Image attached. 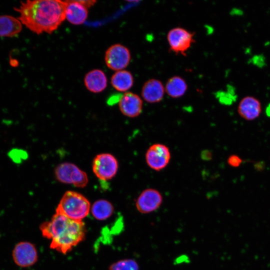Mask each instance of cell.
I'll use <instances>...</instances> for the list:
<instances>
[{"label":"cell","mask_w":270,"mask_h":270,"mask_svg":"<svg viewBox=\"0 0 270 270\" xmlns=\"http://www.w3.org/2000/svg\"><path fill=\"white\" fill-rule=\"evenodd\" d=\"M112 87L120 92H126L134 85V79L130 72L126 70L116 72L112 76Z\"/></svg>","instance_id":"obj_17"},{"label":"cell","mask_w":270,"mask_h":270,"mask_svg":"<svg viewBox=\"0 0 270 270\" xmlns=\"http://www.w3.org/2000/svg\"><path fill=\"white\" fill-rule=\"evenodd\" d=\"M114 207L112 204L106 200L96 201L91 207L93 216L98 220H103L109 218L113 214Z\"/></svg>","instance_id":"obj_19"},{"label":"cell","mask_w":270,"mask_h":270,"mask_svg":"<svg viewBox=\"0 0 270 270\" xmlns=\"http://www.w3.org/2000/svg\"><path fill=\"white\" fill-rule=\"evenodd\" d=\"M194 34L180 27L171 29L167 34L170 51L186 56V52L195 42Z\"/></svg>","instance_id":"obj_5"},{"label":"cell","mask_w":270,"mask_h":270,"mask_svg":"<svg viewBox=\"0 0 270 270\" xmlns=\"http://www.w3.org/2000/svg\"><path fill=\"white\" fill-rule=\"evenodd\" d=\"M80 2L88 8H90L94 6L96 2V1L94 0H80Z\"/></svg>","instance_id":"obj_23"},{"label":"cell","mask_w":270,"mask_h":270,"mask_svg":"<svg viewBox=\"0 0 270 270\" xmlns=\"http://www.w3.org/2000/svg\"><path fill=\"white\" fill-rule=\"evenodd\" d=\"M238 112L244 120H254L260 116L262 112L261 103L257 98L253 96H246L240 102Z\"/></svg>","instance_id":"obj_13"},{"label":"cell","mask_w":270,"mask_h":270,"mask_svg":"<svg viewBox=\"0 0 270 270\" xmlns=\"http://www.w3.org/2000/svg\"><path fill=\"white\" fill-rule=\"evenodd\" d=\"M22 30L18 19L9 15L0 16V37H11L18 35Z\"/></svg>","instance_id":"obj_16"},{"label":"cell","mask_w":270,"mask_h":270,"mask_svg":"<svg viewBox=\"0 0 270 270\" xmlns=\"http://www.w3.org/2000/svg\"><path fill=\"white\" fill-rule=\"evenodd\" d=\"M142 100L136 94L132 92L124 94L118 101V106L121 112L125 116L135 118L142 112Z\"/></svg>","instance_id":"obj_11"},{"label":"cell","mask_w":270,"mask_h":270,"mask_svg":"<svg viewBox=\"0 0 270 270\" xmlns=\"http://www.w3.org/2000/svg\"><path fill=\"white\" fill-rule=\"evenodd\" d=\"M212 156L211 153L210 152H203L202 154V157L204 158V157L206 158V159H210V158Z\"/></svg>","instance_id":"obj_24"},{"label":"cell","mask_w":270,"mask_h":270,"mask_svg":"<svg viewBox=\"0 0 270 270\" xmlns=\"http://www.w3.org/2000/svg\"><path fill=\"white\" fill-rule=\"evenodd\" d=\"M65 18L74 25L83 24L88 18V10L80 2L66 0Z\"/></svg>","instance_id":"obj_12"},{"label":"cell","mask_w":270,"mask_h":270,"mask_svg":"<svg viewBox=\"0 0 270 270\" xmlns=\"http://www.w3.org/2000/svg\"><path fill=\"white\" fill-rule=\"evenodd\" d=\"M165 88L159 80L152 78L144 82L142 89V96L149 103H156L161 101L164 96Z\"/></svg>","instance_id":"obj_14"},{"label":"cell","mask_w":270,"mask_h":270,"mask_svg":"<svg viewBox=\"0 0 270 270\" xmlns=\"http://www.w3.org/2000/svg\"><path fill=\"white\" fill-rule=\"evenodd\" d=\"M12 258L15 264L20 267L31 266L38 261V251L34 244L32 242H20L12 250Z\"/></svg>","instance_id":"obj_8"},{"label":"cell","mask_w":270,"mask_h":270,"mask_svg":"<svg viewBox=\"0 0 270 270\" xmlns=\"http://www.w3.org/2000/svg\"><path fill=\"white\" fill-rule=\"evenodd\" d=\"M131 55L128 48L120 44L112 45L106 50L104 55L106 64L113 70H121L128 66Z\"/></svg>","instance_id":"obj_7"},{"label":"cell","mask_w":270,"mask_h":270,"mask_svg":"<svg viewBox=\"0 0 270 270\" xmlns=\"http://www.w3.org/2000/svg\"><path fill=\"white\" fill-rule=\"evenodd\" d=\"M118 164L116 158L112 154L102 153L94 159L92 168L96 176L100 180L112 179L116 174Z\"/></svg>","instance_id":"obj_6"},{"label":"cell","mask_w":270,"mask_h":270,"mask_svg":"<svg viewBox=\"0 0 270 270\" xmlns=\"http://www.w3.org/2000/svg\"><path fill=\"white\" fill-rule=\"evenodd\" d=\"M266 114L268 116H270V104L266 110Z\"/></svg>","instance_id":"obj_25"},{"label":"cell","mask_w":270,"mask_h":270,"mask_svg":"<svg viewBox=\"0 0 270 270\" xmlns=\"http://www.w3.org/2000/svg\"><path fill=\"white\" fill-rule=\"evenodd\" d=\"M170 156V152L167 146L161 144H155L148 149L146 154V160L150 168L160 171L168 166Z\"/></svg>","instance_id":"obj_9"},{"label":"cell","mask_w":270,"mask_h":270,"mask_svg":"<svg viewBox=\"0 0 270 270\" xmlns=\"http://www.w3.org/2000/svg\"><path fill=\"white\" fill-rule=\"evenodd\" d=\"M164 88L166 92L170 96L178 98L186 93L188 84L182 78L174 76L167 80Z\"/></svg>","instance_id":"obj_18"},{"label":"cell","mask_w":270,"mask_h":270,"mask_svg":"<svg viewBox=\"0 0 270 270\" xmlns=\"http://www.w3.org/2000/svg\"><path fill=\"white\" fill-rule=\"evenodd\" d=\"M109 270H139V266L134 260L124 259L112 264Z\"/></svg>","instance_id":"obj_20"},{"label":"cell","mask_w":270,"mask_h":270,"mask_svg":"<svg viewBox=\"0 0 270 270\" xmlns=\"http://www.w3.org/2000/svg\"><path fill=\"white\" fill-rule=\"evenodd\" d=\"M56 178L66 184H72L76 187L83 188L88 181L86 174L76 165L70 162H63L54 170Z\"/></svg>","instance_id":"obj_4"},{"label":"cell","mask_w":270,"mask_h":270,"mask_svg":"<svg viewBox=\"0 0 270 270\" xmlns=\"http://www.w3.org/2000/svg\"><path fill=\"white\" fill-rule=\"evenodd\" d=\"M242 160L237 156L232 155L230 156L228 160V164L233 166V167H238L242 163Z\"/></svg>","instance_id":"obj_22"},{"label":"cell","mask_w":270,"mask_h":270,"mask_svg":"<svg viewBox=\"0 0 270 270\" xmlns=\"http://www.w3.org/2000/svg\"><path fill=\"white\" fill-rule=\"evenodd\" d=\"M10 158L15 163L20 164L28 157L26 152L19 148H13L8 153Z\"/></svg>","instance_id":"obj_21"},{"label":"cell","mask_w":270,"mask_h":270,"mask_svg":"<svg viewBox=\"0 0 270 270\" xmlns=\"http://www.w3.org/2000/svg\"><path fill=\"white\" fill-rule=\"evenodd\" d=\"M90 204L82 194L76 192L66 191L62 196L56 212L70 219L82 221L89 214Z\"/></svg>","instance_id":"obj_3"},{"label":"cell","mask_w":270,"mask_h":270,"mask_svg":"<svg viewBox=\"0 0 270 270\" xmlns=\"http://www.w3.org/2000/svg\"><path fill=\"white\" fill-rule=\"evenodd\" d=\"M66 0H28L14 9L18 18L28 28L37 34H52L65 20Z\"/></svg>","instance_id":"obj_1"},{"label":"cell","mask_w":270,"mask_h":270,"mask_svg":"<svg viewBox=\"0 0 270 270\" xmlns=\"http://www.w3.org/2000/svg\"><path fill=\"white\" fill-rule=\"evenodd\" d=\"M42 236L52 240L50 248L66 254L82 242L86 230L83 222L69 218L56 212L49 221L41 224Z\"/></svg>","instance_id":"obj_2"},{"label":"cell","mask_w":270,"mask_h":270,"mask_svg":"<svg viewBox=\"0 0 270 270\" xmlns=\"http://www.w3.org/2000/svg\"><path fill=\"white\" fill-rule=\"evenodd\" d=\"M162 196L156 190L149 188L144 190L136 202L137 210L142 214H148L156 210L161 206Z\"/></svg>","instance_id":"obj_10"},{"label":"cell","mask_w":270,"mask_h":270,"mask_svg":"<svg viewBox=\"0 0 270 270\" xmlns=\"http://www.w3.org/2000/svg\"><path fill=\"white\" fill-rule=\"evenodd\" d=\"M84 84L90 92L99 93L107 86L108 80L104 72L99 69L92 70L88 72L84 78Z\"/></svg>","instance_id":"obj_15"}]
</instances>
